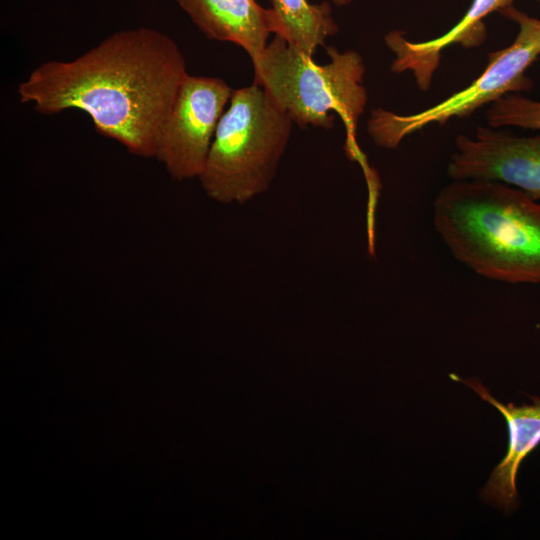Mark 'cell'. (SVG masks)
I'll return each instance as SVG.
<instances>
[{
	"label": "cell",
	"mask_w": 540,
	"mask_h": 540,
	"mask_svg": "<svg viewBox=\"0 0 540 540\" xmlns=\"http://www.w3.org/2000/svg\"><path fill=\"white\" fill-rule=\"evenodd\" d=\"M188 75L165 33L120 30L72 60H49L17 87L19 101L45 115L85 112L101 135L133 155L154 158L159 129Z\"/></svg>",
	"instance_id": "cell-1"
},
{
	"label": "cell",
	"mask_w": 540,
	"mask_h": 540,
	"mask_svg": "<svg viewBox=\"0 0 540 540\" xmlns=\"http://www.w3.org/2000/svg\"><path fill=\"white\" fill-rule=\"evenodd\" d=\"M436 232L460 263L487 279L540 283V202L508 184L452 180L433 202Z\"/></svg>",
	"instance_id": "cell-2"
},
{
	"label": "cell",
	"mask_w": 540,
	"mask_h": 540,
	"mask_svg": "<svg viewBox=\"0 0 540 540\" xmlns=\"http://www.w3.org/2000/svg\"><path fill=\"white\" fill-rule=\"evenodd\" d=\"M294 122L257 83L233 90L199 181L209 198L244 204L267 191Z\"/></svg>",
	"instance_id": "cell-3"
},
{
	"label": "cell",
	"mask_w": 540,
	"mask_h": 540,
	"mask_svg": "<svg viewBox=\"0 0 540 540\" xmlns=\"http://www.w3.org/2000/svg\"><path fill=\"white\" fill-rule=\"evenodd\" d=\"M330 61L315 64L309 56L275 35L252 60L255 78L271 99L300 126L331 128L334 114L353 136L368 95L365 64L355 50L327 47Z\"/></svg>",
	"instance_id": "cell-4"
},
{
	"label": "cell",
	"mask_w": 540,
	"mask_h": 540,
	"mask_svg": "<svg viewBox=\"0 0 540 540\" xmlns=\"http://www.w3.org/2000/svg\"><path fill=\"white\" fill-rule=\"evenodd\" d=\"M499 13L518 26L512 44L490 53L488 65L474 82L435 106L412 115H398L382 108L372 110L367 129L377 146L395 149L406 136L427 125H443L452 118L468 117L507 94L532 88L525 72L540 56V19L513 5Z\"/></svg>",
	"instance_id": "cell-5"
},
{
	"label": "cell",
	"mask_w": 540,
	"mask_h": 540,
	"mask_svg": "<svg viewBox=\"0 0 540 540\" xmlns=\"http://www.w3.org/2000/svg\"><path fill=\"white\" fill-rule=\"evenodd\" d=\"M233 90L217 77L188 74L156 140L155 157L178 181L199 178Z\"/></svg>",
	"instance_id": "cell-6"
},
{
	"label": "cell",
	"mask_w": 540,
	"mask_h": 540,
	"mask_svg": "<svg viewBox=\"0 0 540 540\" xmlns=\"http://www.w3.org/2000/svg\"><path fill=\"white\" fill-rule=\"evenodd\" d=\"M447 174L452 180L499 181L540 202V133L518 136L478 127L473 137L458 135Z\"/></svg>",
	"instance_id": "cell-7"
},
{
	"label": "cell",
	"mask_w": 540,
	"mask_h": 540,
	"mask_svg": "<svg viewBox=\"0 0 540 540\" xmlns=\"http://www.w3.org/2000/svg\"><path fill=\"white\" fill-rule=\"evenodd\" d=\"M513 1L473 0L457 24L447 33L429 41L412 42L401 31H390L384 40L395 55L391 70L395 73L410 71L418 88L428 90L440 65L443 50L453 44L467 49L480 46L487 37L485 17L513 5Z\"/></svg>",
	"instance_id": "cell-8"
},
{
	"label": "cell",
	"mask_w": 540,
	"mask_h": 540,
	"mask_svg": "<svg viewBox=\"0 0 540 540\" xmlns=\"http://www.w3.org/2000/svg\"><path fill=\"white\" fill-rule=\"evenodd\" d=\"M192 22L208 38L234 43L251 60L266 48L274 33L271 8L255 0H175Z\"/></svg>",
	"instance_id": "cell-9"
},
{
	"label": "cell",
	"mask_w": 540,
	"mask_h": 540,
	"mask_svg": "<svg viewBox=\"0 0 540 540\" xmlns=\"http://www.w3.org/2000/svg\"><path fill=\"white\" fill-rule=\"evenodd\" d=\"M471 387L483 400L498 409L507 421L508 450L495 467L482 490L483 498L501 508L511 509L518 496L516 476L522 460L540 443V399L533 397L532 405H504L496 400L478 381L460 380Z\"/></svg>",
	"instance_id": "cell-10"
},
{
	"label": "cell",
	"mask_w": 540,
	"mask_h": 540,
	"mask_svg": "<svg viewBox=\"0 0 540 540\" xmlns=\"http://www.w3.org/2000/svg\"><path fill=\"white\" fill-rule=\"evenodd\" d=\"M271 11L274 34L309 56L339 31L328 2L272 0Z\"/></svg>",
	"instance_id": "cell-11"
},
{
	"label": "cell",
	"mask_w": 540,
	"mask_h": 540,
	"mask_svg": "<svg viewBox=\"0 0 540 540\" xmlns=\"http://www.w3.org/2000/svg\"><path fill=\"white\" fill-rule=\"evenodd\" d=\"M486 115L493 128L511 126L540 131V101L519 93H510L495 100Z\"/></svg>",
	"instance_id": "cell-12"
},
{
	"label": "cell",
	"mask_w": 540,
	"mask_h": 540,
	"mask_svg": "<svg viewBox=\"0 0 540 540\" xmlns=\"http://www.w3.org/2000/svg\"><path fill=\"white\" fill-rule=\"evenodd\" d=\"M336 6H346L349 5L353 0H329Z\"/></svg>",
	"instance_id": "cell-13"
}]
</instances>
